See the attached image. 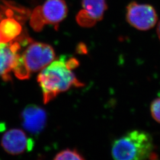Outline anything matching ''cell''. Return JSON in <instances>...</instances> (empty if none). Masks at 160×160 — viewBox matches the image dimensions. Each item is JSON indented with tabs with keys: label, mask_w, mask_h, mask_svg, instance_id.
<instances>
[{
	"label": "cell",
	"mask_w": 160,
	"mask_h": 160,
	"mask_svg": "<svg viewBox=\"0 0 160 160\" xmlns=\"http://www.w3.org/2000/svg\"><path fill=\"white\" fill-rule=\"evenodd\" d=\"M78 65V61L74 58L67 59L61 56L42 69L38 77V82L42 91L45 104L50 102L59 94L72 87L84 86L72 72Z\"/></svg>",
	"instance_id": "obj_1"
},
{
	"label": "cell",
	"mask_w": 160,
	"mask_h": 160,
	"mask_svg": "<svg viewBox=\"0 0 160 160\" xmlns=\"http://www.w3.org/2000/svg\"><path fill=\"white\" fill-rule=\"evenodd\" d=\"M153 149L152 138L149 133L134 130L114 141L112 155L116 160H145L152 155Z\"/></svg>",
	"instance_id": "obj_2"
},
{
	"label": "cell",
	"mask_w": 160,
	"mask_h": 160,
	"mask_svg": "<svg viewBox=\"0 0 160 160\" xmlns=\"http://www.w3.org/2000/svg\"><path fill=\"white\" fill-rule=\"evenodd\" d=\"M55 58V53L51 45L30 42L29 46L20 54L12 71L17 78L28 80L32 73L45 68Z\"/></svg>",
	"instance_id": "obj_3"
},
{
	"label": "cell",
	"mask_w": 160,
	"mask_h": 160,
	"mask_svg": "<svg viewBox=\"0 0 160 160\" xmlns=\"http://www.w3.org/2000/svg\"><path fill=\"white\" fill-rule=\"evenodd\" d=\"M67 13L68 7L64 0H46L43 6L34 8L30 16V24L37 32L46 24H51L57 29Z\"/></svg>",
	"instance_id": "obj_4"
},
{
	"label": "cell",
	"mask_w": 160,
	"mask_h": 160,
	"mask_svg": "<svg viewBox=\"0 0 160 160\" xmlns=\"http://www.w3.org/2000/svg\"><path fill=\"white\" fill-rule=\"evenodd\" d=\"M126 17L127 22L132 27L142 31L154 28L158 20L153 6L136 1H132L127 6Z\"/></svg>",
	"instance_id": "obj_5"
},
{
	"label": "cell",
	"mask_w": 160,
	"mask_h": 160,
	"mask_svg": "<svg viewBox=\"0 0 160 160\" xmlns=\"http://www.w3.org/2000/svg\"><path fill=\"white\" fill-rule=\"evenodd\" d=\"M1 145L6 152L12 155L20 154L26 149L31 150L33 141L28 138L26 134L19 129H12L3 135Z\"/></svg>",
	"instance_id": "obj_6"
},
{
	"label": "cell",
	"mask_w": 160,
	"mask_h": 160,
	"mask_svg": "<svg viewBox=\"0 0 160 160\" xmlns=\"http://www.w3.org/2000/svg\"><path fill=\"white\" fill-rule=\"evenodd\" d=\"M20 49V43L17 41L0 42V77L5 80L10 78L9 73L16 65Z\"/></svg>",
	"instance_id": "obj_7"
},
{
	"label": "cell",
	"mask_w": 160,
	"mask_h": 160,
	"mask_svg": "<svg viewBox=\"0 0 160 160\" xmlns=\"http://www.w3.org/2000/svg\"><path fill=\"white\" fill-rule=\"evenodd\" d=\"M23 128L29 133L38 135L46 125V112L34 104H29L23 110L21 115Z\"/></svg>",
	"instance_id": "obj_8"
},
{
	"label": "cell",
	"mask_w": 160,
	"mask_h": 160,
	"mask_svg": "<svg viewBox=\"0 0 160 160\" xmlns=\"http://www.w3.org/2000/svg\"><path fill=\"white\" fill-rule=\"evenodd\" d=\"M83 9L79 13L88 20L92 26L103 18L107 9L106 0H82Z\"/></svg>",
	"instance_id": "obj_9"
},
{
	"label": "cell",
	"mask_w": 160,
	"mask_h": 160,
	"mask_svg": "<svg viewBox=\"0 0 160 160\" xmlns=\"http://www.w3.org/2000/svg\"><path fill=\"white\" fill-rule=\"evenodd\" d=\"M22 31V25L17 18L7 17L0 22V42H9L14 40Z\"/></svg>",
	"instance_id": "obj_10"
},
{
	"label": "cell",
	"mask_w": 160,
	"mask_h": 160,
	"mask_svg": "<svg viewBox=\"0 0 160 160\" xmlns=\"http://www.w3.org/2000/svg\"><path fill=\"white\" fill-rule=\"evenodd\" d=\"M55 160H84L82 155L80 154L76 149H66L61 151L54 158Z\"/></svg>",
	"instance_id": "obj_11"
},
{
	"label": "cell",
	"mask_w": 160,
	"mask_h": 160,
	"mask_svg": "<svg viewBox=\"0 0 160 160\" xmlns=\"http://www.w3.org/2000/svg\"><path fill=\"white\" fill-rule=\"evenodd\" d=\"M151 112L155 120L160 123V98L152 102L151 105Z\"/></svg>",
	"instance_id": "obj_12"
},
{
	"label": "cell",
	"mask_w": 160,
	"mask_h": 160,
	"mask_svg": "<svg viewBox=\"0 0 160 160\" xmlns=\"http://www.w3.org/2000/svg\"><path fill=\"white\" fill-rule=\"evenodd\" d=\"M157 34H158V38H159V39H160V21L159 22L158 24V26H157Z\"/></svg>",
	"instance_id": "obj_13"
}]
</instances>
